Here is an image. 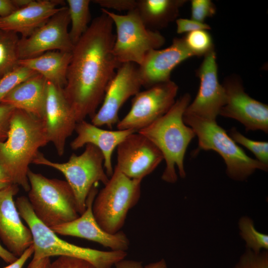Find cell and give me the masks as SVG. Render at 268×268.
Returning a JSON list of instances; mask_svg holds the SVG:
<instances>
[{
  "instance_id": "obj_1",
  "label": "cell",
  "mask_w": 268,
  "mask_h": 268,
  "mask_svg": "<svg viewBox=\"0 0 268 268\" xmlns=\"http://www.w3.org/2000/svg\"><path fill=\"white\" fill-rule=\"evenodd\" d=\"M110 17L102 12L74 45L63 88L77 123L92 118L121 65L113 52L116 35Z\"/></svg>"
},
{
  "instance_id": "obj_2",
  "label": "cell",
  "mask_w": 268,
  "mask_h": 268,
  "mask_svg": "<svg viewBox=\"0 0 268 268\" xmlns=\"http://www.w3.org/2000/svg\"><path fill=\"white\" fill-rule=\"evenodd\" d=\"M49 142L42 119L23 110L14 109L7 138L0 142V163L12 184L29 191V166L39 149Z\"/></svg>"
},
{
  "instance_id": "obj_3",
  "label": "cell",
  "mask_w": 268,
  "mask_h": 268,
  "mask_svg": "<svg viewBox=\"0 0 268 268\" xmlns=\"http://www.w3.org/2000/svg\"><path fill=\"white\" fill-rule=\"evenodd\" d=\"M191 95L185 93L176 100L163 116L137 132L149 139L161 151L166 167L161 176L165 182L174 183L178 176L186 177L184 160L189 144L196 136L193 129L184 122V113L191 102Z\"/></svg>"
},
{
  "instance_id": "obj_4",
  "label": "cell",
  "mask_w": 268,
  "mask_h": 268,
  "mask_svg": "<svg viewBox=\"0 0 268 268\" xmlns=\"http://www.w3.org/2000/svg\"><path fill=\"white\" fill-rule=\"evenodd\" d=\"M15 204L21 218L25 221L32 233L34 249L33 259L66 256L86 261L95 268H112L117 262L125 259L127 255L124 251H104L70 243L60 238L38 219L27 197H18Z\"/></svg>"
},
{
  "instance_id": "obj_5",
  "label": "cell",
  "mask_w": 268,
  "mask_h": 268,
  "mask_svg": "<svg viewBox=\"0 0 268 268\" xmlns=\"http://www.w3.org/2000/svg\"><path fill=\"white\" fill-rule=\"evenodd\" d=\"M183 120L198 137L199 149L213 150L221 156L230 178L243 181L256 170L268 171V166L248 156L216 120L184 114Z\"/></svg>"
},
{
  "instance_id": "obj_6",
  "label": "cell",
  "mask_w": 268,
  "mask_h": 268,
  "mask_svg": "<svg viewBox=\"0 0 268 268\" xmlns=\"http://www.w3.org/2000/svg\"><path fill=\"white\" fill-rule=\"evenodd\" d=\"M28 200L38 219L47 227L70 222L80 215L74 194L66 181L48 178L29 170Z\"/></svg>"
},
{
  "instance_id": "obj_7",
  "label": "cell",
  "mask_w": 268,
  "mask_h": 268,
  "mask_svg": "<svg viewBox=\"0 0 268 268\" xmlns=\"http://www.w3.org/2000/svg\"><path fill=\"white\" fill-rule=\"evenodd\" d=\"M141 183V181L129 178L115 167L92 203L93 214L104 230L110 234L120 231L129 211L139 201Z\"/></svg>"
},
{
  "instance_id": "obj_8",
  "label": "cell",
  "mask_w": 268,
  "mask_h": 268,
  "mask_svg": "<svg viewBox=\"0 0 268 268\" xmlns=\"http://www.w3.org/2000/svg\"><path fill=\"white\" fill-rule=\"evenodd\" d=\"M80 155L74 153L64 163L53 162L39 152L32 163L55 169L65 177L75 198L79 214L85 210L86 200L95 183L105 185L109 178L104 170V159L101 151L95 146L87 144Z\"/></svg>"
},
{
  "instance_id": "obj_9",
  "label": "cell",
  "mask_w": 268,
  "mask_h": 268,
  "mask_svg": "<svg viewBox=\"0 0 268 268\" xmlns=\"http://www.w3.org/2000/svg\"><path fill=\"white\" fill-rule=\"evenodd\" d=\"M101 10L110 17L116 27L113 52L120 64L132 63L139 66L148 52L164 44V36L158 31L147 28L136 8L125 15L103 8Z\"/></svg>"
},
{
  "instance_id": "obj_10",
  "label": "cell",
  "mask_w": 268,
  "mask_h": 268,
  "mask_svg": "<svg viewBox=\"0 0 268 268\" xmlns=\"http://www.w3.org/2000/svg\"><path fill=\"white\" fill-rule=\"evenodd\" d=\"M178 86L173 81L152 86L137 93L131 108L117 125L118 130L138 132L165 115L175 102Z\"/></svg>"
},
{
  "instance_id": "obj_11",
  "label": "cell",
  "mask_w": 268,
  "mask_h": 268,
  "mask_svg": "<svg viewBox=\"0 0 268 268\" xmlns=\"http://www.w3.org/2000/svg\"><path fill=\"white\" fill-rule=\"evenodd\" d=\"M70 18L67 6L53 15L31 35L19 39L18 54L20 60L33 58L47 52H71L74 45L68 30Z\"/></svg>"
},
{
  "instance_id": "obj_12",
  "label": "cell",
  "mask_w": 268,
  "mask_h": 268,
  "mask_svg": "<svg viewBox=\"0 0 268 268\" xmlns=\"http://www.w3.org/2000/svg\"><path fill=\"white\" fill-rule=\"evenodd\" d=\"M223 85L225 100L219 115L241 123L246 131L268 133V106L250 97L236 76L227 77Z\"/></svg>"
},
{
  "instance_id": "obj_13",
  "label": "cell",
  "mask_w": 268,
  "mask_h": 268,
  "mask_svg": "<svg viewBox=\"0 0 268 268\" xmlns=\"http://www.w3.org/2000/svg\"><path fill=\"white\" fill-rule=\"evenodd\" d=\"M132 63L122 64L108 85L101 106L91 118V123L98 127L112 128L118 123L119 112L126 101L140 91L142 84L138 67Z\"/></svg>"
},
{
  "instance_id": "obj_14",
  "label": "cell",
  "mask_w": 268,
  "mask_h": 268,
  "mask_svg": "<svg viewBox=\"0 0 268 268\" xmlns=\"http://www.w3.org/2000/svg\"><path fill=\"white\" fill-rule=\"evenodd\" d=\"M116 167L130 179L141 181L164 160L159 149L137 132L130 134L117 147Z\"/></svg>"
},
{
  "instance_id": "obj_15",
  "label": "cell",
  "mask_w": 268,
  "mask_h": 268,
  "mask_svg": "<svg viewBox=\"0 0 268 268\" xmlns=\"http://www.w3.org/2000/svg\"><path fill=\"white\" fill-rule=\"evenodd\" d=\"M197 73L200 80L199 89L196 98L184 114L216 120L224 105L225 95L223 85L218 80L214 50L204 56Z\"/></svg>"
},
{
  "instance_id": "obj_16",
  "label": "cell",
  "mask_w": 268,
  "mask_h": 268,
  "mask_svg": "<svg viewBox=\"0 0 268 268\" xmlns=\"http://www.w3.org/2000/svg\"><path fill=\"white\" fill-rule=\"evenodd\" d=\"M63 89L47 81L44 111L42 119L49 142L53 143L60 156L64 154L67 140L75 131L77 124Z\"/></svg>"
},
{
  "instance_id": "obj_17",
  "label": "cell",
  "mask_w": 268,
  "mask_h": 268,
  "mask_svg": "<svg viewBox=\"0 0 268 268\" xmlns=\"http://www.w3.org/2000/svg\"><path fill=\"white\" fill-rule=\"evenodd\" d=\"M97 193L93 187L88 196L86 209L79 217L51 229L57 235L83 238L99 243L111 251L126 252L130 241L125 233L120 231L110 234L101 227L94 218L92 206Z\"/></svg>"
},
{
  "instance_id": "obj_18",
  "label": "cell",
  "mask_w": 268,
  "mask_h": 268,
  "mask_svg": "<svg viewBox=\"0 0 268 268\" xmlns=\"http://www.w3.org/2000/svg\"><path fill=\"white\" fill-rule=\"evenodd\" d=\"M18 190V186L13 184L0 190V238L17 258L33 244L31 232L23 223L13 200Z\"/></svg>"
},
{
  "instance_id": "obj_19",
  "label": "cell",
  "mask_w": 268,
  "mask_h": 268,
  "mask_svg": "<svg viewBox=\"0 0 268 268\" xmlns=\"http://www.w3.org/2000/svg\"><path fill=\"white\" fill-rule=\"evenodd\" d=\"M193 56L183 37L174 38L171 45L166 48L150 51L142 63L137 66L142 86L150 87L170 80L174 68Z\"/></svg>"
},
{
  "instance_id": "obj_20",
  "label": "cell",
  "mask_w": 268,
  "mask_h": 268,
  "mask_svg": "<svg viewBox=\"0 0 268 268\" xmlns=\"http://www.w3.org/2000/svg\"><path fill=\"white\" fill-rule=\"evenodd\" d=\"M61 0H32L11 15L0 17V28L20 33L22 38L31 35L44 24L65 5Z\"/></svg>"
},
{
  "instance_id": "obj_21",
  "label": "cell",
  "mask_w": 268,
  "mask_h": 268,
  "mask_svg": "<svg viewBox=\"0 0 268 268\" xmlns=\"http://www.w3.org/2000/svg\"><path fill=\"white\" fill-rule=\"evenodd\" d=\"M76 136L70 147L76 150L87 144L97 147L104 156V167L108 177L113 174L112 157L114 150L130 134L136 132L132 130H107L83 120L77 123Z\"/></svg>"
},
{
  "instance_id": "obj_22",
  "label": "cell",
  "mask_w": 268,
  "mask_h": 268,
  "mask_svg": "<svg viewBox=\"0 0 268 268\" xmlns=\"http://www.w3.org/2000/svg\"><path fill=\"white\" fill-rule=\"evenodd\" d=\"M47 85V80L37 73L11 90L0 104L10 106L42 119Z\"/></svg>"
},
{
  "instance_id": "obj_23",
  "label": "cell",
  "mask_w": 268,
  "mask_h": 268,
  "mask_svg": "<svg viewBox=\"0 0 268 268\" xmlns=\"http://www.w3.org/2000/svg\"><path fill=\"white\" fill-rule=\"evenodd\" d=\"M71 58V52L52 51L33 58L20 60L18 65L28 67L42 75L47 81L63 88Z\"/></svg>"
},
{
  "instance_id": "obj_24",
  "label": "cell",
  "mask_w": 268,
  "mask_h": 268,
  "mask_svg": "<svg viewBox=\"0 0 268 268\" xmlns=\"http://www.w3.org/2000/svg\"><path fill=\"white\" fill-rule=\"evenodd\" d=\"M185 0H138L136 9L145 26L158 31L177 19Z\"/></svg>"
},
{
  "instance_id": "obj_25",
  "label": "cell",
  "mask_w": 268,
  "mask_h": 268,
  "mask_svg": "<svg viewBox=\"0 0 268 268\" xmlns=\"http://www.w3.org/2000/svg\"><path fill=\"white\" fill-rule=\"evenodd\" d=\"M71 23L69 35L73 45L88 29L90 18L89 0H67Z\"/></svg>"
},
{
  "instance_id": "obj_26",
  "label": "cell",
  "mask_w": 268,
  "mask_h": 268,
  "mask_svg": "<svg viewBox=\"0 0 268 268\" xmlns=\"http://www.w3.org/2000/svg\"><path fill=\"white\" fill-rule=\"evenodd\" d=\"M17 33L0 28V78L18 66Z\"/></svg>"
},
{
  "instance_id": "obj_27",
  "label": "cell",
  "mask_w": 268,
  "mask_h": 268,
  "mask_svg": "<svg viewBox=\"0 0 268 268\" xmlns=\"http://www.w3.org/2000/svg\"><path fill=\"white\" fill-rule=\"evenodd\" d=\"M240 234L246 243L247 249L255 253L268 250V236L259 232L250 217H242L238 222Z\"/></svg>"
},
{
  "instance_id": "obj_28",
  "label": "cell",
  "mask_w": 268,
  "mask_h": 268,
  "mask_svg": "<svg viewBox=\"0 0 268 268\" xmlns=\"http://www.w3.org/2000/svg\"><path fill=\"white\" fill-rule=\"evenodd\" d=\"M185 44L194 56H204L214 50L211 35L206 30H198L183 37Z\"/></svg>"
},
{
  "instance_id": "obj_29",
  "label": "cell",
  "mask_w": 268,
  "mask_h": 268,
  "mask_svg": "<svg viewBox=\"0 0 268 268\" xmlns=\"http://www.w3.org/2000/svg\"><path fill=\"white\" fill-rule=\"evenodd\" d=\"M37 73L35 71L18 65L0 78V103L2 99L14 88Z\"/></svg>"
},
{
  "instance_id": "obj_30",
  "label": "cell",
  "mask_w": 268,
  "mask_h": 268,
  "mask_svg": "<svg viewBox=\"0 0 268 268\" xmlns=\"http://www.w3.org/2000/svg\"><path fill=\"white\" fill-rule=\"evenodd\" d=\"M229 135L236 142L251 151L256 156L257 160L268 166V142L267 141H256L246 137L236 128H233L229 131Z\"/></svg>"
},
{
  "instance_id": "obj_31",
  "label": "cell",
  "mask_w": 268,
  "mask_h": 268,
  "mask_svg": "<svg viewBox=\"0 0 268 268\" xmlns=\"http://www.w3.org/2000/svg\"><path fill=\"white\" fill-rule=\"evenodd\" d=\"M233 268H268V250L255 253L247 249Z\"/></svg>"
},
{
  "instance_id": "obj_32",
  "label": "cell",
  "mask_w": 268,
  "mask_h": 268,
  "mask_svg": "<svg viewBox=\"0 0 268 268\" xmlns=\"http://www.w3.org/2000/svg\"><path fill=\"white\" fill-rule=\"evenodd\" d=\"M216 9L210 0H192L191 1V19L204 23L206 18L213 16Z\"/></svg>"
},
{
  "instance_id": "obj_33",
  "label": "cell",
  "mask_w": 268,
  "mask_h": 268,
  "mask_svg": "<svg viewBox=\"0 0 268 268\" xmlns=\"http://www.w3.org/2000/svg\"><path fill=\"white\" fill-rule=\"evenodd\" d=\"M48 268H95L90 263L78 258L60 256L51 262Z\"/></svg>"
},
{
  "instance_id": "obj_34",
  "label": "cell",
  "mask_w": 268,
  "mask_h": 268,
  "mask_svg": "<svg viewBox=\"0 0 268 268\" xmlns=\"http://www.w3.org/2000/svg\"><path fill=\"white\" fill-rule=\"evenodd\" d=\"M94 3L103 9H112L119 11H129L136 8V0H94Z\"/></svg>"
},
{
  "instance_id": "obj_35",
  "label": "cell",
  "mask_w": 268,
  "mask_h": 268,
  "mask_svg": "<svg viewBox=\"0 0 268 268\" xmlns=\"http://www.w3.org/2000/svg\"><path fill=\"white\" fill-rule=\"evenodd\" d=\"M177 32L179 34L187 33L198 30H209L210 26L206 23L200 22L192 19L178 18L176 20Z\"/></svg>"
},
{
  "instance_id": "obj_36",
  "label": "cell",
  "mask_w": 268,
  "mask_h": 268,
  "mask_svg": "<svg viewBox=\"0 0 268 268\" xmlns=\"http://www.w3.org/2000/svg\"><path fill=\"white\" fill-rule=\"evenodd\" d=\"M14 109L10 106L0 104V142L4 141L7 138L10 118Z\"/></svg>"
},
{
  "instance_id": "obj_37",
  "label": "cell",
  "mask_w": 268,
  "mask_h": 268,
  "mask_svg": "<svg viewBox=\"0 0 268 268\" xmlns=\"http://www.w3.org/2000/svg\"><path fill=\"white\" fill-rule=\"evenodd\" d=\"M21 8L20 0H0V17H6Z\"/></svg>"
},
{
  "instance_id": "obj_38",
  "label": "cell",
  "mask_w": 268,
  "mask_h": 268,
  "mask_svg": "<svg viewBox=\"0 0 268 268\" xmlns=\"http://www.w3.org/2000/svg\"><path fill=\"white\" fill-rule=\"evenodd\" d=\"M34 249L32 245L19 257L14 262L3 268H22L27 260L33 254Z\"/></svg>"
},
{
  "instance_id": "obj_39",
  "label": "cell",
  "mask_w": 268,
  "mask_h": 268,
  "mask_svg": "<svg viewBox=\"0 0 268 268\" xmlns=\"http://www.w3.org/2000/svg\"><path fill=\"white\" fill-rule=\"evenodd\" d=\"M50 263V258L32 259L27 268H48Z\"/></svg>"
},
{
  "instance_id": "obj_40",
  "label": "cell",
  "mask_w": 268,
  "mask_h": 268,
  "mask_svg": "<svg viewBox=\"0 0 268 268\" xmlns=\"http://www.w3.org/2000/svg\"><path fill=\"white\" fill-rule=\"evenodd\" d=\"M115 266L116 268H143L139 262L125 259L117 262Z\"/></svg>"
},
{
  "instance_id": "obj_41",
  "label": "cell",
  "mask_w": 268,
  "mask_h": 268,
  "mask_svg": "<svg viewBox=\"0 0 268 268\" xmlns=\"http://www.w3.org/2000/svg\"><path fill=\"white\" fill-rule=\"evenodd\" d=\"M0 258L7 264H11L15 262L18 258L4 248L0 244Z\"/></svg>"
},
{
  "instance_id": "obj_42",
  "label": "cell",
  "mask_w": 268,
  "mask_h": 268,
  "mask_svg": "<svg viewBox=\"0 0 268 268\" xmlns=\"http://www.w3.org/2000/svg\"><path fill=\"white\" fill-rule=\"evenodd\" d=\"M11 184L9 176L0 163V190Z\"/></svg>"
},
{
  "instance_id": "obj_43",
  "label": "cell",
  "mask_w": 268,
  "mask_h": 268,
  "mask_svg": "<svg viewBox=\"0 0 268 268\" xmlns=\"http://www.w3.org/2000/svg\"><path fill=\"white\" fill-rule=\"evenodd\" d=\"M143 268H167V266L165 261L161 259L157 262L150 263Z\"/></svg>"
}]
</instances>
